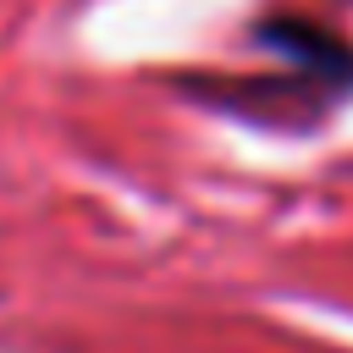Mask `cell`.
Listing matches in <instances>:
<instances>
[{"mask_svg": "<svg viewBox=\"0 0 353 353\" xmlns=\"http://www.w3.org/2000/svg\"><path fill=\"white\" fill-rule=\"evenodd\" d=\"M259 39H265L276 55H287L292 66L314 72V77L353 83V50H347L336 33H325V28L303 22V17H270V22L259 28Z\"/></svg>", "mask_w": 353, "mask_h": 353, "instance_id": "obj_1", "label": "cell"}]
</instances>
